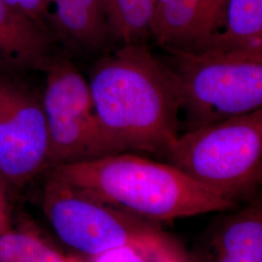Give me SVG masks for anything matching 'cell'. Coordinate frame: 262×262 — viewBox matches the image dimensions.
Segmentation results:
<instances>
[{
  "mask_svg": "<svg viewBox=\"0 0 262 262\" xmlns=\"http://www.w3.org/2000/svg\"><path fill=\"white\" fill-rule=\"evenodd\" d=\"M95 111L117 154L165 157L178 137L181 102L169 68L146 43L120 45L88 80Z\"/></svg>",
  "mask_w": 262,
  "mask_h": 262,
  "instance_id": "cell-1",
  "label": "cell"
},
{
  "mask_svg": "<svg viewBox=\"0 0 262 262\" xmlns=\"http://www.w3.org/2000/svg\"><path fill=\"white\" fill-rule=\"evenodd\" d=\"M49 174L154 223L238 208V203L213 193L173 165L128 151L57 166Z\"/></svg>",
  "mask_w": 262,
  "mask_h": 262,
  "instance_id": "cell-2",
  "label": "cell"
},
{
  "mask_svg": "<svg viewBox=\"0 0 262 262\" xmlns=\"http://www.w3.org/2000/svg\"><path fill=\"white\" fill-rule=\"evenodd\" d=\"M165 158L219 196L252 199L262 182V108L179 134Z\"/></svg>",
  "mask_w": 262,
  "mask_h": 262,
  "instance_id": "cell-3",
  "label": "cell"
},
{
  "mask_svg": "<svg viewBox=\"0 0 262 262\" xmlns=\"http://www.w3.org/2000/svg\"><path fill=\"white\" fill-rule=\"evenodd\" d=\"M187 130L262 108V59L214 51L167 53Z\"/></svg>",
  "mask_w": 262,
  "mask_h": 262,
  "instance_id": "cell-4",
  "label": "cell"
},
{
  "mask_svg": "<svg viewBox=\"0 0 262 262\" xmlns=\"http://www.w3.org/2000/svg\"><path fill=\"white\" fill-rule=\"evenodd\" d=\"M42 209L59 240L85 258L125 245L168 241L157 223L124 212L52 174L43 190Z\"/></svg>",
  "mask_w": 262,
  "mask_h": 262,
  "instance_id": "cell-5",
  "label": "cell"
},
{
  "mask_svg": "<svg viewBox=\"0 0 262 262\" xmlns=\"http://www.w3.org/2000/svg\"><path fill=\"white\" fill-rule=\"evenodd\" d=\"M42 103L50 143V170L117 154L95 111L89 81L66 59L44 70Z\"/></svg>",
  "mask_w": 262,
  "mask_h": 262,
  "instance_id": "cell-6",
  "label": "cell"
},
{
  "mask_svg": "<svg viewBox=\"0 0 262 262\" xmlns=\"http://www.w3.org/2000/svg\"><path fill=\"white\" fill-rule=\"evenodd\" d=\"M50 171V143L42 95L0 83V176L24 187Z\"/></svg>",
  "mask_w": 262,
  "mask_h": 262,
  "instance_id": "cell-7",
  "label": "cell"
},
{
  "mask_svg": "<svg viewBox=\"0 0 262 262\" xmlns=\"http://www.w3.org/2000/svg\"><path fill=\"white\" fill-rule=\"evenodd\" d=\"M228 0H158L150 38L166 53L206 50L222 29Z\"/></svg>",
  "mask_w": 262,
  "mask_h": 262,
  "instance_id": "cell-8",
  "label": "cell"
},
{
  "mask_svg": "<svg viewBox=\"0 0 262 262\" xmlns=\"http://www.w3.org/2000/svg\"><path fill=\"white\" fill-rule=\"evenodd\" d=\"M192 262H262V202L253 196L206 230Z\"/></svg>",
  "mask_w": 262,
  "mask_h": 262,
  "instance_id": "cell-9",
  "label": "cell"
},
{
  "mask_svg": "<svg viewBox=\"0 0 262 262\" xmlns=\"http://www.w3.org/2000/svg\"><path fill=\"white\" fill-rule=\"evenodd\" d=\"M52 31L0 0V74L44 71L50 61Z\"/></svg>",
  "mask_w": 262,
  "mask_h": 262,
  "instance_id": "cell-10",
  "label": "cell"
},
{
  "mask_svg": "<svg viewBox=\"0 0 262 262\" xmlns=\"http://www.w3.org/2000/svg\"><path fill=\"white\" fill-rule=\"evenodd\" d=\"M52 29L84 52L103 50L111 40L101 0H49Z\"/></svg>",
  "mask_w": 262,
  "mask_h": 262,
  "instance_id": "cell-11",
  "label": "cell"
},
{
  "mask_svg": "<svg viewBox=\"0 0 262 262\" xmlns=\"http://www.w3.org/2000/svg\"><path fill=\"white\" fill-rule=\"evenodd\" d=\"M205 51L262 59V0H228L224 26Z\"/></svg>",
  "mask_w": 262,
  "mask_h": 262,
  "instance_id": "cell-12",
  "label": "cell"
},
{
  "mask_svg": "<svg viewBox=\"0 0 262 262\" xmlns=\"http://www.w3.org/2000/svg\"><path fill=\"white\" fill-rule=\"evenodd\" d=\"M111 37L120 45L146 43L158 0H101Z\"/></svg>",
  "mask_w": 262,
  "mask_h": 262,
  "instance_id": "cell-13",
  "label": "cell"
},
{
  "mask_svg": "<svg viewBox=\"0 0 262 262\" xmlns=\"http://www.w3.org/2000/svg\"><path fill=\"white\" fill-rule=\"evenodd\" d=\"M0 262H67L47 238L31 225L14 227L0 234Z\"/></svg>",
  "mask_w": 262,
  "mask_h": 262,
  "instance_id": "cell-14",
  "label": "cell"
},
{
  "mask_svg": "<svg viewBox=\"0 0 262 262\" xmlns=\"http://www.w3.org/2000/svg\"><path fill=\"white\" fill-rule=\"evenodd\" d=\"M171 243L161 245H125L85 258L88 262H157L159 253Z\"/></svg>",
  "mask_w": 262,
  "mask_h": 262,
  "instance_id": "cell-15",
  "label": "cell"
},
{
  "mask_svg": "<svg viewBox=\"0 0 262 262\" xmlns=\"http://www.w3.org/2000/svg\"><path fill=\"white\" fill-rule=\"evenodd\" d=\"M10 8L19 12L42 27L52 29V12L49 0H2Z\"/></svg>",
  "mask_w": 262,
  "mask_h": 262,
  "instance_id": "cell-16",
  "label": "cell"
},
{
  "mask_svg": "<svg viewBox=\"0 0 262 262\" xmlns=\"http://www.w3.org/2000/svg\"><path fill=\"white\" fill-rule=\"evenodd\" d=\"M7 186L8 184L6 181L0 176V234L9 230L13 226L7 195Z\"/></svg>",
  "mask_w": 262,
  "mask_h": 262,
  "instance_id": "cell-17",
  "label": "cell"
},
{
  "mask_svg": "<svg viewBox=\"0 0 262 262\" xmlns=\"http://www.w3.org/2000/svg\"><path fill=\"white\" fill-rule=\"evenodd\" d=\"M157 262H188L186 258L179 252L178 249L173 246V244L169 243L160 253Z\"/></svg>",
  "mask_w": 262,
  "mask_h": 262,
  "instance_id": "cell-18",
  "label": "cell"
},
{
  "mask_svg": "<svg viewBox=\"0 0 262 262\" xmlns=\"http://www.w3.org/2000/svg\"><path fill=\"white\" fill-rule=\"evenodd\" d=\"M67 258V262H88L86 259L78 254H68L66 255Z\"/></svg>",
  "mask_w": 262,
  "mask_h": 262,
  "instance_id": "cell-19",
  "label": "cell"
}]
</instances>
